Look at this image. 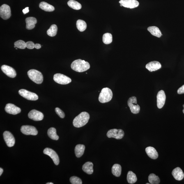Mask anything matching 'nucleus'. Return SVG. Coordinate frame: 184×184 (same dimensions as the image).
Here are the masks:
<instances>
[{
	"label": "nucleus",
	"instance_id": "nucleus-1",
	"mask_svg": "<svg viewBox=\"0 0 184 184\" xmlns=\"http://www.w3.org/2000/svg\"><path fill=\"white\" fill-rule=\"evenodd\" d=\"M90 119V115L87 112L84 111L76 117L73 120V124L76 128H81L85 125Z\"/></svg>",
	"mask_w": 184,
	"mask_h": 184
},
{
	"label": "nucleus",
	"instance_id": "nucleus-2",
	"mask_svg": "<svg viewBox=\"0 0 184 184\" xmlns=\"http://www.w3.org/2000/svg\"><path fill=\"white\" fill-rule=\"evenodd\" d=\"M71 66L72 70L79 72L85 71L90 68L89 63L88 62L81 59L73 61Z\"/></svg>",
	"mask_w": 184,
	"mask_h": 184
},
{
	"label": "nucleus",
	"instance_id": "nucleus-3",
	"mask_svg": "<svg viewBox=\"0 0 184 184\" xmlns=\"http://www.w3.org/2000/svg\"><path fill=\"white\" fill-rule=\"evenodd\" d=\"M113 95L112 91L109 88H103L99 97V101L103 103L108 102L112 99Z\"/></svg>",
	"mask_w": 184,
	"mask_h": 184
},
{
	"label": "nucleus",
	"instance_id": "nucleus-4",
	"mask_svg": "<svg viewBox=\"0 0 184 184\" xmlns=\"http://www.w3.org/2000/svg\"><path fill=\"white\" fill-rule=\"evenodd\" d=\"M28 77L37 84H41L43 81V76L41 72L38 70L31 69L27 72Z\"/></svg>",
	"mask_w": 184,
	"mask_h": 184
},
{
	"label": "nucleus",
	"instance_id": "nucleus-5",
	"mask_svg": "<svg viewBox=\"0 0 184 184\" xmlns=\"http://www.w3.org/2000/svg\"><path fill=\"white\" fill-rule=\"evenodd\" d=\"M128 105L131 111L134 114H137L140 110V107L138 105L137 99L135 97H131L128 101Z\"/></svg>",
	"mask_w": 184,
	"mask_h": 184
},
{
	"label": "nucleus",
	"instance_id": "nucleus-6",
	"mask_svg": "<svg viewBox=\"0 0 184 184\" xmlns=\"http://www.w3.org/2000/svg\"><path fill=\"white\" fill-rule=\"evenodd\" d=\"M125 133L121 129H111L107 132V136L109 138H114L117 139H121L124 136Z\"/></svg>",
	"mask_w": 184,
	"mask_h": 184
},
{
	"label": "nucleus",
	"instance_id": "nucleus-7",
	"mask_svg": "<svg viewBox=\"0 0 184 184\" xmlns=\"http://www.w3.org/2000/svg\"><path fill=\"white\" fill-rule=\"evenodd\" d=\"M54 80L58 84L61 85H66L71 82V79L63 74L57 73L54 76Z\"/></svg>",
	"mask_w": 184,
	"mask_h": 184
},
{
	"label": "nucleus",
	"instance_id": "nucleus-8",
	"mask_svg": "<svg viewBox=\"0 0 184 184\" xmlns=\"http://www.w3.org/2000/svg\"><path fill=\"white\" fill-rule=\"evenodd\" d=\"M19 93L21 96L28 100L36 101L38 99V96L36 94L25 89H21L19 90Z\"/></svg>",
	"mask_w": 184,
	"mask_h": 184
},
{
	"label": "nucleus",
	"instance_id": "nucleus-9",
	"mask_svg": "<svg viewBox=\"0 0 184 184\" xmlns=\"http://www.w3.org/2000/svg\"><path fill=\"white\" fill-rule=\"evenodd\" d=\"M43 153L48 155L51 157L54 163L56 165H58L59 163V159L57 153L56 152L49 148H46L43 150Z\"/></svg>",
	"mask_w": 184,
	"mask_h": 184
},
{
	"label": "nucleus",
	"instance_id": "nucleus-10",
	"mask_svg": "<svg viewBox=\"0 0 184 184\" xmlns=\"http://www.w3.org/2000/svg\"><path fill=\"white\" fill-rule=\"evenodd\" d=\"M21 131L22 133L26 135H36L38 133L36 128L30 125H23L21 128Z\"/></svg>",
	"mask_w": 184,
	"mask_h": 184
},
{
	"label": "nucleus",
	"instance_id": "nucleus-11",
	"mask_svg": "<svg viewBox=\"0 0 184 184\" xmlns=\"http://www.w3.org/2000/svg\"><path fill=\"white\" fill-rule=\"evenodd\" d=\"M0 15L1 18L6 20L11 16L10 7L8 5L3 4L0 8Z\"/></svg>",
	"mask_w": 184,
	"mask_h": 184
},
{
	"label": "nucleus",
	"instance_id": "nucleus-12",
	"mask_svg": "<svg viewBox=\"0 0 184 184\" xmlns=\"http://www.w3.org/2000/svg\"><path fill=\"white\" fill-rule=\"evenodd\" d=\"M3 137L6 144L9 147L14 146L15 143V137L11 133L8 131H5L3 134Z\"/></svg>",
	"mask_w": 184,
	"mask_h": 184
},
{
	"label": "nucleus",
	"instance_id": "nucleus-13",
	"mask_svg": "<svg viewBox=\"0 0 184 184\" xmlns=\"http://www.w3.org/2000/svg\"><path fill=\"white\" fill-rule=\"evenodd\" d=\"M28 116L30 119L34 121H39L43 119L44 115L40 111L33 109L28 113Z\"/></svg>",
	"mask_w": 184,
	"mask_h": 184
},
{
	"label": "nucleus",
	"instance_id": "nucleus-14",
	"mask_svg": "<svg viewBox=\"0 0 184 184\" xmlns=\"http://www.w3.org/2000/svg\"><path fill=\"white\" fill-rule=\"evenodd\" d=\"M119 3L124 7L130 9L137 7L139 5V2L136 0H121Z\"/></svg>",
	"mask_w": 184,
	"mask_h": 184
},
{
	"label": "nucleus",
	"instance_id": "nucleus-15",
	"mask_svg": "<svg viewBox=\"0 0 184 184\" xmlns=\"http://www.w3.org/2000/svg\"><path fill=\"white\" fill-rule=\"evenodd\" d=\"M166 97L165 92L163 90L159 91L157 95V105L159 109L162 108L165 103Z\"/></svg>",
	"mask_w": 184,
	"mask_h": 184
},
{
	"label": "nucleus",
	"instance_id": "nucleus-16",
	"mask_svg": "<svg viewBox=\"0 0 184 184\" xmlns=\"http://www.w3.org/2000/svg\"><path fill=\"white\" fill-rule=\"evenodd\" d=\"M5 110L8 114L13 115L18 114L21 112L20 108L11 103L7 104L5 107Z\"/></svg>",
	"mask_w": 184,
	"mask_h": 184
},
{
	"label": "nucleus",
	"instance_id": "nucleus-17",
	"mask_svg": "<svg viewBox=\"0 0 184 184\" xmlns=\"http://www.w3.org/2000/svg\"><path fill=\"white\" fill-rule=\"evenodd\" d=\"M1 69L5 74L11 78H15L17 75L16 72L13 68L6 65H3L1 67Z\"/></svg>",
	"mask_w": 184,
	"mask_h": 184
},
{
	"label": "nucleus",
	"instance_id": "nucleus-18",
	"mask_svg": "<svg viewBox=\"0 0 184 184\" xmlns=\"http://www.w3.org/2000/svg\"><path fill=\"white\" fill-rule=\"evenodd\" d=\"M161 65L158 61H153L150 62L146 65V68L150 72L155 71L160 69Z\"/></svg>",
	"mask_w": 184,
	"mask_h": 184
},
{
	"label": "nucleus",
	"instance_id": "nucleus-19",
	"mask_svg": "<svg viewBox=\"0 0 184 184\" xmlns=\"http://www.w3.org/2000/svg\"><path fill=\"white\" fill-rule=\"evenodd\" d=\"M172 174L175 179L178 181L183 180L184 178V173L180 167H177L173 170Z\"/></svg>",
	"mask_w": 184,
	"mask_h": 184
},
{
	"label": "nucleus",
	"instance_id": "nucleus-20",
	"mask_svg": "<svg viewBox=\"0 0 184 184\" xmlns=\"http://www.w3.org/2000/svg\"><path fill=\"white\" fill-rule=\"evenodd\" d=\"M145 151L146 153L150 158L156 159L158 157V153L154 148L148 147L146 148Z\"/></svg>",
	"mask_w": 184,
	"mask_h": 184
},
{
	"label": "nucleus",
	"instance_id": "nucleus-21",
	"mask_svg": "<svg viewBox=\"0 0 184 184\" xmlns=\"http://www.w3.org/2000/svg\"><path fill=\"white\" fill-rule=\"evenodd\" d=\"M26 28L28 30L32 29L35 27L37 23V19L35 17H30L26 19Z\"/></svg>",
	"mask_w": 184,
	"mask_h": 184
},
{
	"label": "nucleus",
	"instance_id": "nucleus-22",
	"mask_svg": "<svg viewBox=\"0 0 184 184\" xmlns=\"http://www.w3.org/2000/svg\"><path fill=\"white\" fill-rule=\"evenodd\" d=\"M93 164L92 162H87L83 166V170L88 174H92L93 172Z\"/></svg>",
	"mask_w": 184,
	"mask_h": 184
},
{
	"label": "nucleus",
	"instance_id": "nucleus-23",
	"mask_svg": "<svg viewBox=\"0 0 184 184\" xmlns=\"http://www.w3.org/2000/svg\"><path fill=\"white\" fill-rule=\"evenodd\" d=\"M85 147L82 144L77 145L75 148V153L76 156L78 158L82 157L84 154Z\"/></svg>",
	"mask_w": 184,
	"mask_h": 184
},
{
	"label": "nucleus",
	"instance_id": "nucleus-24",
	"mask_svg": "<svg viewBox=\"0 0 184 184\" xmlns=\"http://www.w3.org/2000/svg\"><path fill=\"white\" fill-rule=\"evenodd\" d=\"M148 31L153 36L160 38L162 34L160 30L156 26H150L148 28Z\"/></svg>",
	"mask_w": 184,
	"mask_h": 184
},
{
	"label": "nucleus",
	"instance_id": "nucleus-25",
	"mask_svg": "<svg viewBox=\"0 0 184 184\" xmlns=\"http://www.w3.org/2000/svg\"><path fill=\"white\" fill-rule=\"evenodd\" d=\"M39 7L41 9L47 12H52L55 10L54 6L45 2H41L40 3Z\"/></svg>",
	"mask_w": 184,
	"mask_h": 184
},
{
	"label": "nucleus",
	"instance_id": "nucleus-26",
	"mask_svg": "<svg viewBox=\"0 0 184 184\" xmlns=\"http://www.w3.org/2000/svg\"><path fill=\"white\" fill-rule=\"evenodd\" d=\"M121 167L119 164H116L113 165L111 169V172L113 175L116 177H119L121 173Z\"/></svg>",
	"mask_w": 184,
	"mask_h": 184
},
{
	"label": "nucleus",
	"instance_id": "nucleus-27",
	"mask_svg": "<svg viewBox=\"0 0 184 184\" xmlns=\"http://www.w3.org/2000/svg\"><path fill=\"white\" fill-rule=\"evenodd\" d=\"M47 134L51 139L54 140H58L59 139L58 136L57 134L56 129L54 128H51L47 131Z\"/></svg>",
	"mask_w": 184,
	"mask_h": 184
},
{
	"label": "nucleus",
	"instance_id": "nucleus-28",
	"mask_svg": "<svg viewBox=\"0 0 184 184\" xmlns=\"http://www.w3.org/2000/svg\"><path fill=\"white\" fill-rule=\"evenodd\" d=\"M68 5L70 7L76 10H79L82 8V5L77 1L74 0H70L68 2Z\"/></svg>",
	"mask_w": 184,
	"mask_h": 184
},
{
	"label": "nucleus",
	"instance_id": "nucleus-29",
	"mask_svg": "<svg viewBox=\"0 0 184 184\" xmlns=\"http://www.w3.org/2000/svg\"><path fill=\"white\" fill-rule=\"evenodd\" d=\"M127 180L128 183L130 184H133L137 181V176L132 171H129L127 174Z\"/></svg>",
	"mask_w": 184,
	"mask_h": 184
},
{
	"label": "nucleus",
	"instance_id": "nucleus-30",
	"mask_svg": "<svg viewBox=\"0 0 184 184\" xmlns=\"http://www.w3.org/2000/svg\"><path fill=\"white\" fill-rule=\"evenodd\" d=\"M76 25L77 29L81 32L84 31L87 27L85 22L81 19H79L77 21Z\"/></svg>",
	"mask_w": 184,
	"mask_h": 184
},
{
	"label": "nucleus",
	"instance_id": "nucleus-31",
	"mask_svg": "<svg viewBox=\"0 0 184 184\" xmlns=\"http://www.w3.org/2000/svg\"><path fill=\"white\" fill-rule=\"evenodd\" d=\"M148 180L151 184H158L160 183V179L158 176L154 174H150L148 177Z\"/></svg>",
	"mask_w": 184,
	"mask_h": 184
},
{
	"label": "nucleus",
	"instance_id": "nucleus-32",
	"mask_svg": "<svg viewBox=\"0 0 184 184\" xmlns=\"http://www.w3.org/2000/svg\"><path fill=\"white\" fill-rule=\"evenodd\" d=\"M58 28L56 25L53 24L51 26L47 31V34L50 37L55 36L57 33Z\"/></svg>",
	"mask_w": 184,
	"mask_h": 184
},
{
	"label": "nucleus",
	"instance_id": "nucleus-33",
	"mask_svg": "<svg viewBox=\"0 0 184 184\" xmlns=\"http://www.w3.org/2000/svg\"><path fill=\"white\" fill-rule=\"evenodd\" d=\"M113 41L112 35L111 33H105L103 36V41L106 45H108L112 42Z\"/></svg>",
	"mask_w": 184,
	"mask_h": 184
},
{
	"label": "nucleus",
	"instance_id": "nucleus-34",
	"mask_svg": "<svg viewBox=\"0 0 184 184\" xmlns=\"http://www.w3.org/2000/svg\"><path fill=\"white\" fill-rule=\"evenodd\" d=\"M15 47L19 49H25L26 43L23 41L19 40L15 42L14 43Z\"/></svg>",
	"mask_w": 184,
	"mask_h": 184
},
{
	"label": "nucleus",
	"instance_id": "nucleus-35",
	"mask_svg": "<svg viewBox=\"0 0 184 184\" xmlns=\"http://www.w3.org/2000/svg\"><path fill=\"white\" fill-rule=\"evenodd\" d=\"M70 181L72 184H82V182L80 178L76 176H72L70 178Z\"/></svg>",
	"mask_w": 184,
	"mask_h": 184
},
{
	"label": "nucleus",
	"instance_id": "nucleus-36",
	"mask_svg": "<svg viewBox=\"0 0 184 184\" xmlns=\"http://www.w3.org/2000/svg\"><path fill=\"white\" fill-rule=\"evenodd\" d=\"M55 112L56 114L59 116L60 118H64L65 117V114L63 111L60 109L59 108L56 107L55 109Z\"/></svg>",
	"mask_w": 184,
	"mask_h": 184
},
{
	"label": "nucleus",
	"instance_id": "nucleus-37",
	"mask_svg": "<svg viewBox=\"0 0 184 184\" xmlns=\"http://www.w3.org/2000/svg\"><path fill=\"white\" fill-rule=\"evenodd\" d=\"M26 47L28 49H33L35 48V45L33 42L28 41L26 43Z\"/></svg>",
	"mask_w": 184,
	"mask_h": 184
},
{
	"label": "nucleus",
	"instance_id": "nucleus-38",
	"mask_svg": "<svg viewBox=\"0 0 184 184\" xmlns=\"http://www.w3.org/2000/svg\"><path fill=\"white\" fill-rule=\"evenodd\" d=\"M177 93L179 94H182L184 93V85L178 89Z\"/></svg>",
	"mask_w": 184,
	"mask_h": 184
},
{
	"label": "nucleus",
	"instance_id": "nucleus-39",
	"mask_svg": "<svg viewBox=\"0 0 184 184\" xmlns=\"http://www.w3.org/2000/svg\"><path fill=\"white\" fill-rule=\"evenodd\" d=\"M23 12L24 15L28 13L29 12V7H27L25 8L23 10Z\"/></svg>",
	"mask_w": 184,
	"mask_h": 184
},
{
	"label": "nucleus",
	"instance_id": "nucleus-40",
	"mask_svg": "<svg viewBox=\"0 0 184 184\" xmlns=\"http://www.w3.org/2000/svg\"><path fill=\"white\" fill-rule=\"evenodd\" d=\"M35 48L37 49H39L41 48V45L37 43L35 45Z\"/></svg>",
	"mask_w": 184,
	"mask_h": 184
},
{
	"label": "nucleus",
	"instance_id": "nucleus-41",
	"mask_svg": "<svg viewBox=\"0 0 184 184\" xmlns=\"http://www.w3.org/2000/svg\"><path fill=\"white\" fill-rule=\"evenodd\" d=\"M3 172V170L1 168H0V176H1Z\"/></svg>",
	"mask_w": 184,
	"mask_h": 184
},
{
	"label": "nucleus",
	"instance_id": "nucleus-42",
	"mask_svg": "<svg viewBox=\"0 0 184 184\" xmlns=\"http://www.w3.org/2000/svg\"><path fill=\"white\" fill-rule=\"evenodd\" d=\"M54 183H46V184H53Z\"/></svg>",
	"mask_w": 184,
	"mask_h": 184
},
{
	"label": "nucleus",
	"instance_id": "nucleus-43",
	"mask_svg": "<svg viewBox=\"0 0 184 184\" xmlns=\"http://www.w3.org/2000/svg\"><path fill=\"white\" fill-rule=\"evenodd\" d=\"M183 112L184 114V109H183Z\"/></svg>",
	"mask_w": 184,
	"mask_h": 184
},
{
	"label": "nucleus",
	"instance_id": "nucleus-44",
	"mask_svg": "<svg viewBox=\"0 0 184 184\" xmlns=\"http://www.w3.org/2000/svg\"><path fill=\"white\" fill-rule=\"evenodd\" d=\"M120 6H121V7L123 6H122V5L121 4H120Z\"/></svg>",
	"mask_w": 184,
	"mask_h": 184
},
{
	"label": "nucleus",
	"instance_id": "nucleus-45",
	"mask_svg": "<svg viewBox=\"0 0 184 184\" xmlns=\"http://www.w3.org/2000/svg\"><path fill=\"white\" fill-rule=\"evenodd\" d=\"M150 184V183H146V184Z\"/></svg>",
	"mask_w": 184,
	"mask_h": 184
},
{
	"label": "nucleus",
	"instance_id": "nucleus-46",
	"mask_svg": "<svg viewBox=\"0 0 184 184\" xmlns=\"http://www.w3.org/2000/svg\"><path fill=\"white\" fill-rule=\"evenodd\" d=\"M17 49V48H16V49Z\"/></svg>",
	"mask_w": 184,
	"mask_h": 184
},
{
	"label": "nucleus",
	"instance_id": "nucleus-47",
	"mask_svg": "<svg viewBox=\"0 0 184 184\" xmlns=\"http://www.w3.org/2000/svg\"><path fill=\"white\" fill-rule=\"evenodd\" d=\"M183 108L184 107V105H183Z\"/></svg>",
	"mask_w": 184,
	"mask_h": 184
}]
</instances>
